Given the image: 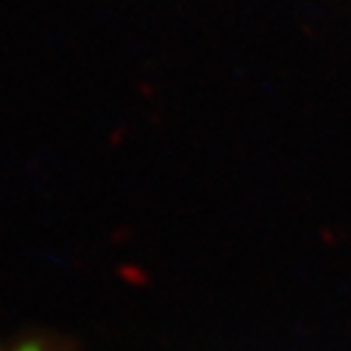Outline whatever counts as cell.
Masks as SVG:
<instances>
[{"instance_id": "cell-1", "label": "cell", "mask_w": 351, "mask_h": 351, "mask_svg": "<svg viewBox=\"0 0 351 351\" xmlns=\"http://www.w3.org/2000/svg\"><path fill=\"white\" fill-rule=\"evenodd\" d=\"M8 351H51V349H47L42 341H22L15 349H8Z\"/></svg>"}]
</instances>
